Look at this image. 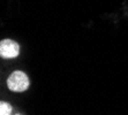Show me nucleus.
I'll list each match as a JSON object with an SVG mask.
<instances>
[{"label":"nucleus","instance_id":"3","mask_svg":"<svg viewBox=\"0 0 128 115\" xmlns=\"http://www.w3.org/2000/svg\"><path fill=\"white\" fill-rule=\"evenodd\" d=\"M0 115H12V106L8 103L1 101V104H0Z\"/></svg>","mask_w":128,"mask_h":115},{"label":"nucleus","instance_id":"2","mask_svg":"<svg viewBox=\"0 0 128 115\" xmlns=\"http://www.w3.org/2000/svg\"><path fill=\"white\" fill-rule=\"evenodd\" d=\"M20 54V46L15 40L2 39L0 41V56L2 59H14Z\"/></svg>","mask_w":128,"mask_h":115},{"label":"nucleus","instance_id":"1","mask_svg":"<svg viewBox=\"0 0 128 115\" xmlns=\"http://www.w3.org/2000/svg\"><path fill=\"white\" fill-rule=\"evenodd\" d=\"M30 81L26 73L15 70L7 78V88L13 92H24L29 89Z\"/></svg>","mask_w":128,"mask_h":115}]
</instances>
